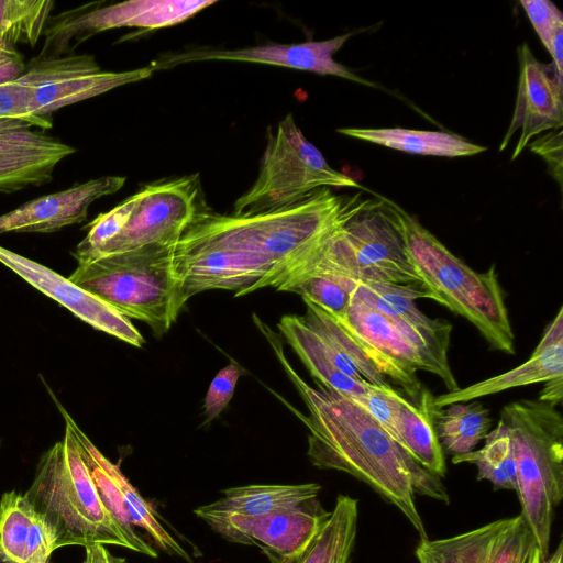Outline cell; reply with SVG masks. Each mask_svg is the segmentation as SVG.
<instances>
[{
    "label": "cell",
    "mask_w": 563,
    "mask_h": 563,
    "mask_svg": "<svg viewBox=\"0 0 563 563\" xmlns=\"http://www.w3.org/2000/svg\"><path fill=\"white\" fill-rule=\"evenodd\" d=\"M4 42L0 38V45L3 44Z\"/></svg>",
    "instance_id": "45"
},
{
    "label": "cell",
    "mask_w": 563,
    "mask_h": 563,
    "mask_svg": "<svg viewBox=\"0 0 563 563\" xmlns=\"http://www.w3.org/2000/svg\"><path fill=\"white\" fill-rule=\"evenodd\" d=\"M408 254L438 302L468 320L492 349L515 354V334L495 265L477 273L419 220L389 200Z\"/></svg>",
    "instance_id": "3"
},
{
    "label": "cell",
    "mask_w": 563,
    "mask_h": 563,
    "mask_svg": "<svg viewBox=\"0 0 563 563\" xmlns=\"http://www.w3.org/2000/svg\"><path fill=\"white\" fill-rule=\"evenodd\" d=\"M377 200L323 187L289 207L252 216L201 209L174 246L185 302L211 289L243 296L275 287L321 239Z\"/></svg>",
    "instance_id": "1"
},
{
    "label": "cell",
    "mask_w": 563,
    "mask_h": 563,
    "mask_svg": "<svg viewBox=\"0 0 563 563\" xmlns=\"http://www.w3.org/2000/svg\"><path fill=\"white\" fill-rule=\"evenodd\" d=\"M290 273L424 285L408 254L389 200L384 197L321 239L282 279Z\"/></svg>",
    "instance_id": "7"
},
{
    "label": "cell",
    "mask_w": 563,
    "mask_h": 563,
    "mask_svg": "<svg viewBox=\"0 0 563 563\" xmlns=\"http://www.w3.org/2000/svg\"><path fill=\"white\" fill-rule=\"evenodd\" d=\"M323 187L363 189L352 177L332 168L288 114L275 132L268 130L257 179L235 201L232 214L244 217L289 207Z\"/></svg>",
    "instance_id": "8"
},
{
    "label": "cell",
    "mask_w": 563,
    "mask_h": 563,
    "mask_svg": "<svg viewBox=\"0 0 563 563\" xmlns=\"http://www.w3.org/2000/svg\"><path fill=\"white\" fill-rule=\"evenodd\" d=\"M49 395L54 399L59 412L65 419V422L70 426L75 435L81 445L111 474L115 481L124 504L128 508L132 522L135 527L144 529L153 539L155 544L159 547L169 555H176L180 559L191 562L188 552L175 540V538L163 527L151 506L130 483L125 475L121 472L120 467L109 461L88 439V437L79 429L66 409L58 401L56 396L52 393L51 388L46 385Z\"/></svg>",
    "instance_id": "28"
},
{
    "label": "cell",
    "mask_w": 563,
    "mask_h": 563,
    "mask_svg": "<svg viewBox=\"0 0 563 563\" xmlns=\"http://www.w3.org/2000/svg\"><path fill=\"white\" fill-rule=\"evenodd\" d=\"M536 545L521 515L444 539H421L419 563H528Z\"/></svg>",
    "instance_id": "15"
},
{
    "label": "cell",
    "mask_w": 563,
    "mask_h": 563,
    "mask_svg": "<svg viewBox=\"0 0 563 563\" xmlns=\"http://www.w3.org/2000/svg\"><path fill=\"white\" fill-rule=\"evenodd\" d=\"M563 377V307L545 327L539 344L521 365L455 391L434 397L433 405L443 408L466 402L510 388L545 383Z\"/></svg>",
    "instance_id": "21"
},
{
    "label": "cell",
    "mask_w": 563,
    "mask_h": 563,
    "mask_svg": "<svg viewBox=\"0 0 563 563\" xmlns=\"http://www.w3.org/2000/svg\"><path fill=\"white\" fill-rule=\"evenodd\" d=\"M534 31L552 57V64L563 74V14L549 0H521Z\"/></svg>",
    "instance_id": "35"
},
{
    "label": "cell",
    "mask_w": 563,
    "mask_h": 563,
    "mask_svg": "<svg viewBox=\"0 0 563 563\" xmlns=\"http://www.w3.org/2000/svg\"><path fill=\"white\" fill-rule=\"evenodd\" d=\"M331 511L318 498L258 516H201L224 539L256 545L269 563H298Z\"/></svg>",
    "instance_id": "12"
},
{
    "label": "cell",
    "mask_w": 563,
    "mask_h": 563,
    "mask_svg": "<svg viewBox=\"0 0 563 563\" xmlns=\"http://www.w3.org/2000/svg\"><path fill=\"white\" fill-rule=\"evenodd\" d=\"M278 328L321 386L351 400H356L367 391L371 384L355 380L335 366L324 343L306 324L302 316H284Z\"/></svg>",
    "instance_id": "26"
},
{
    "label": "cell",
    "mask_w": 563,
    "mask_h": 563,
    "mask_svg": "<svg viewBox=\"0 0 563 563\" xmlns=\"http://www.w3.org/2000/svg\"><path fill=\"white\" fill-rule=\"evenodd\" d=\"M303 301L307 307L303 321L322 340L332 362L342 373L377 387L391 386L393 380L413 401L418 400L422 389L416 388L399 372L374 355L330 313L307 299Z\"/></svg>",
    "instance_id": "20"
},
{
    "label": "cell",
    "mask_w": 563,
    "mask_h": 563,
    "mask_svg": "<svg viewBox=\"0 0 563 563\" xmlns=\"http://www.w3.org/2000/svg\"><path fill=\"white\" fill-rule=\"evenodd\" d=\"M531 151L540 154L553 168V174L559 184L562 175V133L550 132L531 144Z\"/></svg>",
    "instance_id": "39"
},
{
    "label": "cell",
    "mask_w": 563,
    "mask_h": 563,
    "mask_svg": "<svg viewBox=\"0 0 563 563\" xmlns=\"http://www.w3.org/2000/svg\"><path fill=\"white\" fill-rule=\"evenodd\" d=\"M499 419L512 439L520 515L547 559L554 509L563 497V417L551 404L520 399L503 407Z\"/></svg>",
    "instance_id": "5"
},
{
    "label": "cell",
    "mask_w": 563,
    "mask_h": 563,
    "mask_svg": "<svg viewBox=\"0 0 563 563\" xmlns=\"http://www.w3.org/2000/svg\"><path fill=\"white\" fill-rule=\"evenodd\" d=\"M75 152V147L26 123L0 120V192L49 183L58 163Z\"/></svg>",
    "instance_id": "18"
},
{
    "label": "cell",
    "mask_w": 563,
    "mask_h": 563,
    "mask_svg": "<svg viewBox=\"0 0 563 563\" xmlns=\"http://www.w3.org/2000/svg\"><path fill=\"white\" fill-rule=\"evenodd\" d=\"M152 67L102 71L91 55L36 58L19 80L30 95V108L40 118L63 107L96 97L151 76Z\"/></svg>",
    "instance_id": "13"
},
{
    "label": "cell",
    "mask_w": 563,
    "mask_h": 563,
    "mask_svg": "<svg viewBox=\"0 0 563 563\" xmlns=\"http://www.w3.org/2000/svg\"><path fill=\"white\" fill-rule=\"evenodd\" d=\"M52 0H0V38L9 44L34 46L49 20Z\"/></svg>",
    "instance_id": "32"
},
{
    "label": "cell",
    "mask_w": 563,
    "mask_h": 563,
    "mask_svg": "<svg viewBox=\"0 0 563 563\" xmlns=\"http://www.w3.org/2000/svg\"><path fill=\"white\" fill-rule=\"evenodd\" d=\"M336 132L388 148L420 155L461 157L472 156L485 146L444 131H423L404 128H343Z\"/></svg>",
    "instance_id": "27"
},
{
    "label": "cell",
    "mask_w": 563,
    "mask_h": 563,
    "mask_svg": "<svg viewBox=\"0 0 563 563\" xmlns=\"http://www.w3.org/2000/svg\"><path fill=\"white\" fill-rule=\"evenodd\" d=\"M256 322L309 410V416H303L292 408L309 429L311 463L362 481L400 510L421 539H427L416 495L449 504L440 477L422 467L356 402L320 384L317 389L308 385L286 360L283 344L272 330Z\"/></svg>",
    "instance_id": "2"
},
{
    "label": "cell",
    "mask_w": 563,
    "mask_h": 563,
    "mask_svg": "<svg viewBox=\"0 0 563 563\" xmlns=\"http://www.w3.org/2000/svg\"><path fill=\"white\" fill-rule=\"evenodd\" d=\"M353 35L346 33L325 41H308L298 44H265L239 49H195L166 54L153 60L152 69H168L180 64L205 60H229L267 64L319 75L338 76L357 84L376 87L349 67L336 62L334 54Z\"/></svg>",
    "instance_id": "14"
},
{
    "label": "cell",
    "mask_w": 563,
    "mask_h": 563,
    "mask_svg": "<svg viewBox=\"0 0 563 563\" xmlns=\"http://www.w3.org/2000/svg\"><path fill=\"white\" fill-rule=\"evenodd\" d=\"M437 437L444 454L463 455L488 434L493 420L481 401L455 402L434 412Z\"/></svg>",
    "instance_id": "29"
},
{
    "label": "cell",
    "mask_w": 563,
    "mask_h": 563,
    "mask_svg": "<svg viewBox=\"0 0 563 563\" xmlns=\"http://www.w3.org/2000/svg\"><path fill=\"white\" fill-rule=\"evenodd\" d=\"M563 396V377L551 379L544 383L539 400L556 406L561 404Z\"/></svg>",
    "instance_id": "42"
},
{
    "label": "cell",
    "mask_w": 563,
    "mask_h": 563,
    "mask_svg": "<svg viewBox=\"0 0 563 563\" xmlns=\"http://www.w3.org/2000/svg\"><path fill=\"white\" fill-rule=\"evenodd\" d=\"M0 263L81 321L133 346L144 339L129 318L51 268L0 245Z\"/></svg>",
    "instance_id": "17"
},
{
    "label": "cell",
    "mask_w": 563,
    "mask_h": 563,
    "mask_svg": "<svg viewBox=\"0 0 563 563\" xmlns=\"http://www.w3.org/2000/svg\"><path fill=\"white\" fill-rule=\"evenodd\" d=\"M25 496L55 529L60 548L98 543L130 550L100 499L81 444L69 424L63 440L41 456Z\"/></svg>",
    "instance_id": "4"
},
{
    "label": "cell",
    "mask_w": 563,
    "mask_h": 563,
    "mask_svg": "<svg viewBox=\"0 0 563 563\" xmlns=\"http://www.w3.org/2000/svg\"><path fill=\"white\" fill-rule=\"evenodd\" d=\"M402 393L388 387L371 385L367 391L353 400L361 406L397 442L399 398Z\"/></svg>",
    "instance_id": "36"
},
{
    "label": "cell",
    "mask_w": 563,
    "mask_h": 563,
    "mask_svg": "<svg viewBox=\"0 0 563 563\" xmlns=\"http://www.w3.org/2000/svg\"><path fill=\"white\" fill-rule=\"evenodd\" d=\"M334 318L415 387L423 388L416 373L426 371L440 377L448 393L461 388L449 364L450 334L419 329L354 301L342 316Z\"/></svg>",
    "instance_id": "9"
},
{
    "label": "cell",
    "mask_w": 563,
    "mask_h": 563,
    "mask_svg": "<svg viewBox=\"0 0 563 563\" xmlns=\"http://www.w3.org/2000/svg\"><path fill=\"white\" fill-rule=\"evenodd\" d=\"M137 201L136 192L110 211L99 214L89 224L87 235L71 252L78 264L90 262L102 246L123 230Z\"/></svg>",
    "instance_id": "34"
},
{
    "label": "cell",
    "mask_w": 563,
    "mask_h": 563,
    "mask_svg": "<svg viewBox=\"0 0 563 563\" xmlns=\"http://www.w3.org/2000/svg\"><path fill=\"white\" fill-rule=\"evenodd\" d=\"M241 374V368L231 362L214 376L205 398L206 422L218 418L225 409L234 394Z\"/></svg>",
    "instance_id": "38"
},
{
    "label": "cell",
    "mask_w": 563,
    "mask_h": 563,
    "mask_svg": "<svg viewBox=\"0 0 563 563\" xmlns=\"http://www.w3.org/2000/svg\"><path fill=\"white\" fill-rule=\"evenodd\" d=\"M174 246L151 244L78 264L70 282L126 318L163 334L186 303L174 269Z\"/></svg>",
    "instance_id": "6"
},
{
    "label": "cell",
    "mask_w": 563,
    "mask_h": 563,
    "mask_svg": "<svg viewBox=\"0 0 563 563\" xmlns=\"http://www.w3.org/2000/svg\"><path fill=\"white\" fill-rule=\"evenodd\" d=\"M52 553L47 549H41L26 563H48Z\"/></svg>",
    "instance_id": "44"
},
{
    "label": "cell",
    "mask_w": 563,
    "mask_h": 563,
    "mask_svg": "<svg viewBox=\"0 0 563 563\" xmlns=\"http://www.w3.org/2000/svg\"><path fill=\"white\" fill-rule=\"evenodd\" d=\"M351 301L362 303L387 317L401 319L419 329L450 334L452 325L443 319H431L416 305L420 298L438 301L424 285H398L349 279Z\"/></svg>",
    "instance_id": "23"
},
{
    "label": "cell",
    "mask_w": 563,
    "mask_h": 563,
    "mask_svg": "<svg viewBox=\"0 0 563 563\" xmlns=\"http://www.w3.org/2000/svg\"><path fill=\"white\" fill-rule=\"evenodd\" d=\"M0 443H1V440H0Z\"/></svg>",
    "instance_id": "47"
},
{
    "label": "cell",
    "mask_w": 563,
    "mask_h": 563,
    "mask_svg": "<svg viewBox=\"0 0 563 563\" xmlns=\"http://www.w3.org/2000/svg\"><path fill=\"white\" fill-rule=\"evenodd\" d=\"M60 548L55 529L25 494L5 492L0 499V563H26L38 550Z\"/></svg>",
    "instance_id": "22"
},
{
    "label": "cell",
    "mask_w": 563,
    "mask_h": 563,
    "mask_svg": "<svg viewBox=\"0 0 563 563\" xmlns=\"http://www.w3.org/2000/svg\"><path fill=\"white\" fill-rule=\"evenodd\" d=\"M123 230L95 257L136 250L151 244L175 245L203 208L199 175L146 185Z\"/></svg>",
    "instance_id": "10"
},
{
    "label": "cell",
    "mask_w": 563,
    "mask_h": 563,
    "mask_svg": "<svg viewBox=\"0 0 563 563\" xmlns=\"http://www.w3.org/2000/svg\"><path fill=\"white\" fill-rule=\"evenodd\" d=\"M434 396L423 388L417 401L399 398L397 443L422 467L438 477H444L446 465L439 443L433 405Z\"/></svg>",
    "instance_id": "24"
},
{
    "label": "cell",
    "mask_w": 563,
    "mask_h": 563,
    "mask_svg": "<svg viewBox=\"0 0 563 563\" xmlns=\"http://www.w3.org/2000/svg\"><path fill=\"white\" fill-rule=\"evenodd\" d=\"M563 545L562 542L559 543L555 551L549 555L547 559L542 558L539 550L534 545L531 550L528 563H563Z\"/></svg>",
    "instance_id": "43"
},
{
    "label": "cell",
    "mask_w": 563,
    "mask_h": 563,
    "mask_svg": "<svg viewBox=\"0 0 563 563\" xmlns=\"http://www.w3.org/2000/svg\"><path fill=\"white\" fill-rule=\"evenodd\" d=\"M0 120L19 121L41 129L53 125L51 119L32 112L29 91L19 78L0 85Z\"/></svg>",
    "instance_id": "37"
},
{
    "label": "cell",
    "mask_w": 563,
    "mask_h": 563,
    "mask_svg": "<svg viewBox=\"0 0 563 563\" xmlns=\"http://www.w3.org/2000/svg\"><path fill=\"white\" fill-rule=\"evenodd\" d=\"M82 563H128L124 558L113 555L103 544H89L85 547Z\"/></svg>",
    "instance_id": "41"
},
{
    "label": "cell",
    "mask_w": 563,
    "mask_h": 563,
    "mask_svg": "<svg viewBox=\"0 0 563 563\" xmlns=\"http://www.w3.org/2000/svg\"><path fill=\"white\" fill-rule=\"evenodd\" d=\"M81 448L84 459L96 484L100 499L123 532L129 542L130 550L156 558V551L135 530L122 494L111 474L82 445Z\"/></svg>",
    "instance_id": "33"
},
{
    "label": "cell",
    "mask_w": 563,
    "mask_h": 563,
    "mask_svg": "<svg viewBox=\"0 0 563 563\" xmlns=\"http://www.w3.org/2000/svg\"><path fill=\"white\" fill-rule=\"evenodd\" d=\"M518 57L520 71L516 107L499 146V151L505 150L514 134L520 131L511 159L533 136L560 129L563 123V74L552 63L539 62L526 43L518 48Z\"/></svg>",
    "instance_id": "16"
},
{
    "label": "cell",
    "mask_w": 563,
    "mask_h": 563,
    "mask_svg": "<svg viewBox=\"0 0 563 563\" xmlns=\"http://www.w3.org/2000/svg\"><path fill=\"white\" fill-rule=\"evenodd\" d=\"M479 450L452 456L453 464L471 463L477 467V481H488L496 489L517 492V465L508 427L499 419Z\"/></svg>",
    "instance_id": "31"
},
{
    "label": "cell",
    "mask_w": 563,
    "mask_h": 563,
    "mask_svg": "<svg viewBox=\"0 0 563 563\" xmlns=\"http://www.w3.org/2000/svg\"><path fill=\"white\" fill-rule=\"evenodd\" d=\"M26 70L22 56L12 45H0V85L16 80Z\"/></svg>",
    "instance_id": "40"
},
{
    "label": "cell",
    "mask_w": 563,
    "mask_h": 563,
    "mask_svg": "<svg viewBox=\"0 0 563 563\" xmlns=\"http://www.w3.org/2000/svg\"><path fill=\"white\" fill-rule=\"evenodd\" d=\"M213 0H131L106 8H78L54 19L45 30V45L37 58L59 57L99 32L117 27H140L155 30L180 23L205 8Z\"/></svg>",
    "instance_id": "11"
},
{
    "label": "cell",
    "mask_w": 563,
    "mask_h": 563,
    "mask_svg": "<svg viewBox=\"0 0 563 563\" xmlns=\"http://www.w3.org/2000/svg\"><path fill=\"white\" fill-rule=\"evenodd\" d=\"M357 522V499L339 495L329 519L298 563H349Z\"/></svg>",
    "instance_id": "30"
},
{
    "label": "cell",
    "mask_w": 563,
    "mask_h": 563,
    "mask_svg": "<svg viewBox=\"0 0 563 563\" xmlns=\"http://www.w3.org/2000/svg\"><path fill=\"white\" fill-rule=\"evenodd\" d=\"M320 490L317 483L231 487L223 492L222 498L196 508L195 514L199 518L207 515L258 516L316 498Z\"/></svg>",
    "instance_id": "25"
},
{
    "label": "cell",
    "mask_w": 563,
    "mask_h": 563,
    "mask_svg": "<svg viewBox=\"0 0 563 563\" xmlns=\"http://www.w3.org/2000/svg\"><path fill=\"white\" fill-rule=\"evenodd\" d=\"M124 183L121 176H103L31 200L0 216V234L51 233L84 222L95 200L117 192Z\"/></svg>",
    "instance_id": "19"
},
{
    "label": "cell",
    "mask_w": 563,
    "mask_h": 563,
    "mask_svg": "<svg viewBox=\"0 0 563 563\" xmlns=\"http://www.w3.org/2000/svg\"><path fill=\"white\" fill-rule=\"evenodd\" d=\"M48 563H51V562L48 561Z\"/></svg>",
    "instance_id": "46"
}]
</instances>
